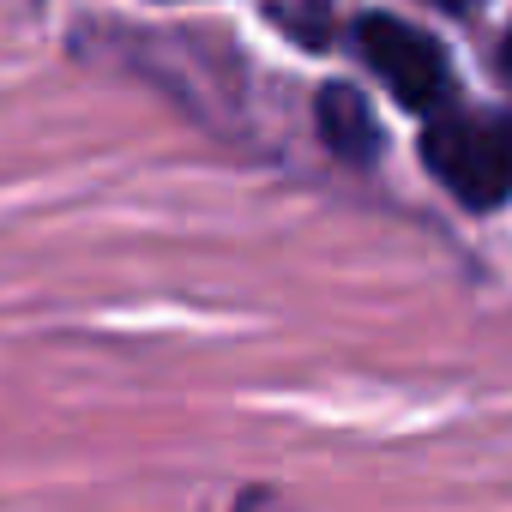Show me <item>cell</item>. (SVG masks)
Masks as SVG:
<instances>
[{
  "instance_id": "cell-1",
  "label": "cell",
  "mask_w": 512,
  "mask_h": 512,
  "mask_svg": "<svg viewBox=\"0 0 512 512\" xmlns=\"http://www.w3.org/2000/svg\"><path fill=\"white\" fill-rule=\"evenodd\" d=\"M422 157L440 187L476 211L512 193V121L506 115H440L422 133Z\"/></svg>"
},
{
  "instance_id": "cell-2",
  "label": "cell",
  "mask_w": 512,
  "mask_h": 512,
  "mask_svg": "<svg viewBox=\"0 0 512 512\" xmlns=\"http://www.w3.org/2000/svg\"><path fill=\"white\" fill-rule=\"evenodd\" d=\"M356 43H362V61L386 79V91L404 103V109H440L452 97V67H446V49L404 25V19H362L356 25Z\"/></svg>"
},
{
  "instance_id": "cell-3",
  "label": "cell",
  "mask_w": 512,
  "mask_h": 512,
  "mask_svg": "<svg viewBox=\"0 0 512 512\" xmlns=\"http://www.w3.org/2000/svg\"><path fill=\"white\" fill-rule=\"evenodd\" d=\"M314 127H320V145H326L332 157L356 163V169H368V163L380 157V121H374L368 97L350 91V85H326V91H320Z\"/></svg>"
},
{
  "instance_id": "cell-4",
  "label": "cell",
  "mask_w": 512,
  "mask_h": 512,
  "mask_svg": "<svg viewBox=\"0 0 512 512\" xmlns=\"http://www.w3.org/2000/svg\"><path fill=\"white\" fill-rule=\"evenodd\" d=\"M235 512H284V506H278V500H272V494H247V500H241V506H235Z\"/></svg>"
},
{
  "instance_id": "cell-5",
  "label": "cell",
  "mask_w": 512,
  "mask_h": 512,
  "mask_svg": "<svg viewBox=\"0 0 512 512\" xmlns=\"http://www.w3.org/2000/svg\"><path fill=\"white\" fill-rule=\"evenodd\" d=\"M506 79H512V37H506Z\"/></svg>"
}]
</instances>
